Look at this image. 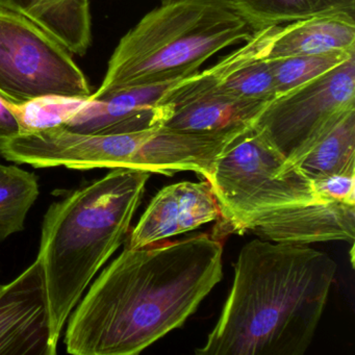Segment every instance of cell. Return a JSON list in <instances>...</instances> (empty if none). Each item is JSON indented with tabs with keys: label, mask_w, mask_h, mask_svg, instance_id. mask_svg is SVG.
<instances>
[{
	"label": "cell",
	"mask_w": 355,
	"mask_h": 355,
	"mask_svg": "<svg viewBox=\"0 0 355 355\" xmlns=\"http://www.w3.org/2000/svg\"><path fill=\"white\" fill-rule=\"evenodd\" d=\"M37 26L70 53L84 55L92 40L89 0H49Z\"/></svg>",
	"instance_id": "16"
},
{
	"label": "cell",
	"mask_w": 355,
	"mask_h": 355,
	"mask_svg": "<svg viewBox=\"0 0 355 355\" xmlns=\"http://www.w3.org/2000/svg\"><path fill=\"white\" fill-rule=\"evenodd\" d=\"M214 234L125 247L93 282L68 319L66 351L135 355L184 325L223 277Z\"/></svg>",
	"instance_id": "1"
},
{
	"label": "cell",
	"mask_w": 355,
	"mask_h": 355,
	"mask_svg": "<svg viewBox=\"0 0 355 355\" xmlns=\"http://www.w3.org/2000/svg\"><path fill=\"white\" fill-rule=\"evenodd\" d=\"M51 311L38 259L0 286V355H55Z\"/></svg>",
	"instance_id": "8"
},
{
	"label": "cell",
	"mask_w": 355,
	"mask_h": 355,
	"mask_svg": "<svg viewBox=\"0 0 355 355\" xmlns=\"http://www.w3.org/2000/svg\"><path fill=\"white\" fill-rule=\"evenodd\" d=\"M338 265L305 245L255 239L241 249L227 300L198 355H302Z\"/></svg>",
	"instance_id": "2"
},
{
	"label": "cell",
	"mask_w": 355,
	"mask_h": 355,
	"mask_svg": "<svg viewBox=\"0 0 355 355\" xmlns=\"http://www.w3.org/2000/svg\"><path fill=\"white\" fill-rule=\"evenodd\" d=\"M71 53L28 18L0 8V95L14 103L45 96L89 98Z\"/></svg>",
	"instance_id": "6"
},
{
	"label": "cell",
	"mask_w": 355,
	"mask_h": 355,
	"mask_svg": "<svg viewBox=\"0 0 355 355\" xmlns=\"http://www.w3.org/2000/svg\"><path fill=\"white\" fill-rule=\"evenodd\" d=\"M19 134V123L6 99L0 95V141L9 140Z\"/></svg>",
	"instance_id": "23"
},
{
	"label": "cell",
	"mask_w": 355,
	"mask_h": 355,
	"mask_svg": "<svg viewBox=\"0 0 355 355\" xmlns=\"http://www.w3.org/2000/svg\"><path fill=\"white\" fill-rule=\"evenodd\" d=\"M207 180L219 205L221 232L227 234L249 232L286 209L328 201L253 128L224 149Z\"/></svg>",
	"instance_id": "5"
},
{
	"label": "cell",
	"mask_w": 355,
	"mask_h": 355,
	"mask_svg": "<svg viewBox=\"0 0 355 355\" xmlns=\"http://www.w3.org/2000/svg\"><path fill=\"white\" fill-rule=\"evenodd\" d=\"M270 103L205 93L174 105H159L161 126L191 134L241 136L252 130Z\"/></svg>",
	"instance_id": "11"
},
{
	"label": "cell",
	"mask_w": 355,
	"mask_h": 355,
	"mask_svg": "<svg viewBox=\"0 0 355 355\" xmlns=\"http://www.w3.org/2000/svg\"><path fill=\"white\" fill-rule=\"evenodd\" d=\"M355 51L354 14L336 12L280 26L268 59Z\"/></svg>",
	"instance_id": "13"
},
{
	"label": "cell",
	"mask_w": 355,
	"mask_h": 355,
	"mask_svg": "<svg viewBox=\"0 0 355 355\" xmlns=\"http://www.w3.org/2000/svg\"><path fill=\"white\" fill-rule=\"evenodd\" d=\"M219 219V205L207 180L178 182L153 197L138 224L128 232L125 247L157 244Z\"/></svg>",
	"instance_id": "9"
},
{
	"label": "cell",
	"mask_w": 355,
	"mask_h": 355,
	"mask_svg": "<svg viewBox=\"0 0 355 355\" xmlns=\"http://www.w3.org/2000/svg\"><path fill=\"white\" fill-rule=\"evenodd\" d=\"M178 80L89 97L64 128L91 135L124 134L161 126L159 103Z\"/></svg>",
	"instance_id": "10"
},
{
	"label": "cell",
	"mask_w": 355,
	"mask_h": 355,
	"mask_svg": "<svg viewBox=\"0 0 355 355\" xmlns=\"http://www.w3.org/2000/svg\"><path fill=\"white\" fill-rule=\"evenodd\" d=\"M352 57H355V51H334L268 60L279 96L327 73Z\"/></svg>",
	"instance_id": "19"
},
{
	"label": "cell",
	"mask_w": 355,
	"mask_h": 355,
	"mask_svg": "<svg viewBox=\"0 0 355 355\" xmlns=\"http://www.w3.org/2000/svg\"><path fill=\"white\" fill-rule=\"evenodd\" d=\"M47 0H0V8L15 12L36 22Z\"/></svg>",
	"instance_id": "22"
},
{
	"label": "cell",
	"mask_w": 355,
	"mask_h": 355,
	"mask_svg": "<svg viewBox=\"0 0 355 355\" xmlns=\"http://www.w3.org/2000/svg\"><path fill=\"white\" fill-rule=\"evenodd\" d=\"M39 196L38 178L17 165L0 164V242L24 230Z\"/></svg>",
	"instance_id": "17"
},
{
	"label": "cell",
	"mask_w": 355,
	"mask_h": 355,
	"mask_svg": "<svg viewBox=\"0 0 355 355\" xmlns=\"http://www.w3.org/2000/svg\"><path fill=\"white\" fill-rule=\"evenodd\" d=\"M211 92L223 93L246 101H272L278 97L273 72L267 57L245 64L217 88L205 93Z\"/></svg>",
	"instance_id": "20"
},
{
	"label": "cell",
	"mask_w": 355,
	"mask_h": 355,
	"mask_svg": "<svg viewBox=\"0 0 355 355\" xmlns=\"http://www.w3.org/2000/svg\"><path fill=\"white\" fill-rule=\"evenodd\" d=\"M313 184L318 194L323 198L355 205V173L328 176Z\"/></svg>",
	"instance_id": "21"
},
{
	"label": "cell",
	"mask_w": 355,
	"mask_h": 355,
	"mask_svg": "<svg viewBox=\"0 0 355 355\" xmlns=\"http://www.w3.org/2000/svg\"><path fill=\"white\" fill-rule=\"evenodd\" d=\"M295 165L311 180L355 173V110L330 128Z\"/></svg>",
	"instance_id": "14"
},
{
	"label": "cell",
	"mask_w": 355,
	"mask_h": 355,
	"mask_svg": "<svg viewBox=\"0 0 355 355\" xmlns=\"http://www.w3.org/2000/svg\"><path fill=\"white\" fill-rule=\"evenodd\" d=\"M253 31L230 0H171L144 16L118 43L96 98L112 91L188 78Z\"/></svg>",
	"instance_id": "4"
},
{
	"label": "cell",
	"mask_w": 355,
	"mask_h": 355,
	"mask_svg": "<svg viewBox=\"0 0 355 355\" xmlns=\"http://www.w3.org/2000/svg\"><path fill=\"white\" fill-rule=\"evenodd\" d=\"M0 286H1V284H0Z\"/></svg>",
	"instance_id": "25"
},
{
	"label": "cell",
	"mask_w": 355,
	"mask_h": 355,
	"mask_svg": "<svg viewBox=\"0 0 355 355\" xmlns=\"http://www.w3.org/2000/svg\"><path fill=\"white\" fill-rule=\"evenodd\" d=\"M87 99L45 96L26 103H14L8 99L6 101L17 119L20 128L19 135H22L65 126L80 111Z\"/></svg>",
	"instance_id": "18"
},
{
	"label": "cell",
	"mask_w": 355,
	"mask_h": 355,
	"mask_svg": "<svg viewBox=\"0 0 355 355\" xmlns=\"http://www.w3.org/2000/svg\"><path fill=\"white\" fill-rule=\"evenodd\" d=\"M253 32L323 14H354L355 0H230Z\"/></svg>",
	"instance_id": "15"
},
{
	"label": "cell",
	"mask_w": 355,
	"mask_h": 355,
	"mask_svg": "<svg viewBox=\"0 0 355 355\" xmlns=\"http://www.w3.org/2000/svg\"><path fill=\"white\" fill-rule=\"evenodd\" d=\"M149 178L142 170L112 169L47 209L37 259L44 273L55 349L85 291L128 238Z\"/></svg>",
	"instance_id": "3"
},
{
	"label": "cell",
	"mask_w": 355,
	"mask_h": 355,
	"mask_svg": "<svg viewBox=\"0 0 355 355\" xmlns=\"http://www.w3.org/2000/svg\"><path fill=\"white\" fill-rule=\"evenodd\" d=\"M249 232L275 243L306 245L355 238V205L328 200L280 211Z\"/></svg>",
	"instance_id": "12"
},
{
	"label": "cell",
	"mask_w": 355,
	"mask_h": 355,
	"mask_svg": "<svg viewBox=\"0 0 355 355\" xmlns=\"http://www.w3.org/2000/svg\"><path fill=\"white\" fill-rule=\"evenodd\" d=\"M355 110V57L327 73L279 95L253 130L296 164L347 113Z\"/></svg>",
	"instance_id": "7"
},
{
	"label": "cell",
	"mask_w": 355,
	"mask_h": 355,
	"mask_svg": "<svg viewBox=\"0 0 355 355\" xmlns=\"http://www.w3.org/2000/svg\"><path fill=\"white\" fill-rule=\"evenodd\" d=\"M162 3H167V1H171V0H161Z\"/></svg>",
	"instance_id": "24"
}]
</instances>
